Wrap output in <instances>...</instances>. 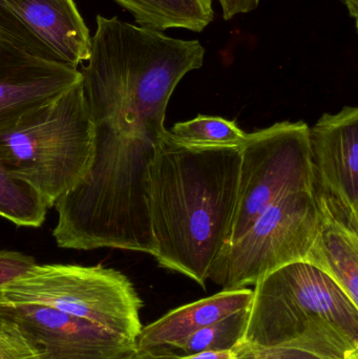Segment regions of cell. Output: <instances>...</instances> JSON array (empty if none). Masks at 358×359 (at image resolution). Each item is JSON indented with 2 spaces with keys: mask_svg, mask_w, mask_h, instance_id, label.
<instances>
[{
  "mask_svg": "<svg viewBox=\"0 0 358 359\" xmlns=\"http://www.w3.org/2000/svg\"><path fill=\"white\" fill-rule=\"evenodd\" d=\"M199 40L98 15L82 86L94 124L92 166L61 196L53 236L60 248L122 249L153 255L149 170L168 103L181 80L201 69Z\"/></svg>",
  "mask_w": 358,
  "mask_h": 359,
  "instance_id": "obj_1",
  "label": "cell"
},
{
  "mask_svg": "<svg viewBox=\"0 0 358 359\" xmlns=\"http://www.w3.org/2000/svg\"><path fill=\"white\" fill-rule=\"evenodd\" d=\"M237 147L185 144L165 130L149 170L147 206L161 267L205 287L228 245L237 202Z\"/></svg>",
  "mask_w": 358,
  "mask_h": 359,
  "instance_id": "obj_2",
  "label": "cell"
},
{
  "mask_svg": "<svg viewBox=\"0 0 358 359\" xmlns=\"http://www.w3.org/2000/svg\"><path fill=\"white\" fill-rule=\"evenodd\" d=\"M254 286L242 343L294 346L330 359H358V306L327 274L296 262Z\"/></svg>",
  "mask_w": 358,
  "mask_h": 359,
  "instance_id": "obj_3",
  "label": "cell"
},
{
  "mask_svg": "<svg viewBox=\"0 0 358 359\" xmlns=\"http://www.w3.org/2000/svg\"><path fill=\"white\" fill-rule=\"evenodd\" d=\"M94 151L82 79L0 130V164L38 190L48 208L85 177Z\"/></svg>",
  "mask_w": 358,
  "mask_h": 359,
  "instance_id": "obj_4",
  "label": "cell"
},
{
  "mask_svg": "<svg viewBox=\"0 0 358 359\" xmlns=\"http://www.w3.org/2000/svg\"><path fill=\"white\" fill-rule=\"evenodd\" d=\"M1 294V304L46 306L135 344L142 330V301L134 285L122 272L102 265L36 264Z\"/></svg>",
  "mask_w": 358,
  "mask_h": 359,
  "instance_id": "obj_5",
  "label": "cell"
},
{
  "mask_svg": "<svg viewBox=\"0 0 358 359\" xmlns=\"http://www.w3.org/2000/svg\"><path fill=\"white\" fill-rule=\"evenodd\" d=\"M319 227L312 188L290 192L273 202L235 244L221 251L207 280L223 290L254 285L283 266L304 261Z\"/></svg>",
  "mask_w": 358,
  "mask_h": 359,
  "instance_id": "obj_6",
  "label": "cell"
},
{
  "mask_svg": "<svg viewBox=\"0 0 358 359\" xmlns=\"http://www.w3.org/2000/svg\"><path fill=\"white\" fill-rule=\"evenodd\" d=\"M309 128L303 121H283L248 134L240 147L237 208L227 246L235 244L277 198L312 188Z\"/></svg>",
  "mask_w": 358,
  "mask_h": 359,
  "instance_id": "obj_7",
  "label": "cell"
},
{
  "mask_svg": "<svg viewBox=\"0 0 358 359\" xmlns=\"http://www.w3.org/2000/svg\"><path fill=\"white\" fill-rule=\"evenodd\" d=\"M319 217L358 231V109L324 114L309 128Z\"/></svg>",
  "mask_w": 358,
  "mask_h": 359,
  "instance_id": "obj_8",
  "label": "cell"
},
{
  "mask_svg": "<svg viewBox=\"0 0 358 359\" xmlns=\"http://www.w3.org/2000/svg\"><path fill=\"white\" fill-rule=\"evenodd\" d=\"M0 36L38 58L78 69L90 34L74 0H0Z\"/></svg>",
  "mask_w": 358,
  "mask_h": 359,
  "instance_id": "obj_9",
  "label": "cell"
},
{
  "mask_svg": "<svg viewBox=\"0 0 358 359\" xmlns=\"http://www.w3.org/2000/svg\"><path fill=\"white\" fill-rule=\"evenodd\" d=\"M0 316L14 322L39 359H125L136 344L53 308L0 304Z\"/></svg>",
  "mask_w": 358,
  "mask_h": 359,
  "instance_id": "obj_10",
  "label": "cell"
},
{
  "mask_svg": "<svg viewBox=\"0 0 358 359\" xmlns=\"http://www.w3.org/2000/svg\"><path fill=\"white\" fill-rule=\"evenodd\" d=\"M81 79L79 69L38 58L0 36V130Z\"/></svg>",
  "mask_w": 358,
  "mask_h": 359,
  "instance_id": "obj_11",
  "label": "cell"
},
{
  "mask_svg": "<svg viewBox=\"0 0 358 359\" xmlns=\"http://www.w3.org/2000/svg\"><path fill=\"white\" fill-rule=\"evenodd\" d=\"M252 289L222 290L216 294L181 306L147 326L142 327L137 349L168 347L174 349L186 337L231 314L248 309Z\"/></svg>",
  "mask_w": 358,
  "mask_h": 359,
  "instance_id": "obj_12",
  "label": "cell"
},
{
  "mask_svg": "<svg viewBox=\"0 0 358 359\" xmlns=\"http://www.w3.org/2000/svg\"><path fill=\"white\" fill-rule=\"evenodd\" d=\"M327 274L358 306V231L319 217L304 261Z\"/></svg>",
  "mask_w": 358,
  "mask_h": 359,
  "instance_id": "obj_13",
  "label": "cell"
},
{
  "mask_svg": "<svg viewBox=\"0 0 358 359\" xmlns=\"http://www.w3.org/2000/svg\"><path fill=\"white\" fill-rule=\"evenodd\" d=\"M134 16L137 25L166 31L201 33L214 20L212 0H113Z\"/></svg>",
  "mask_w": 358,
  "mask_h": 359,
  "instance_id": "obj_14",
  "label": "cell"
},
{
  "mask_svg": "<svg viewBox=\"0 0 358 359\" xmlns=\"http://www.w3.org/2000/svg\"><path fill=\"white\" fill-rule=\"evenodd\" d=\"M48 209L38 190L12 176L0 164V217L17 226L40 227L46 221Z\"/></svg>",
  "mask_w": 358,
  "mask_h": 359,
  "instance_id": "obj_15",
  "label": "cell"
},
{
  "mask_svg": "<svg viewBox=\"0 0 358 359\" xmlns=\"http://www.w3.org/2000/svg\"><path fill=\"white\" fill-rule=\"evenodd\" d=\"M170 134L181 142L195 147H241L248 136L235 121L204 115L178 122L172 126Z\"/></svg>",
  "mask_w": 358,
  "mask_h": 359,
  "instance_id": "obj_16",
  "label": "cell"
},
{
  "mask_svg": "<svg viewBox=\"0 0 358 359\" xmlns=\"http://www.w3.org/2000/svg\"><path fill=\"white\" fill-rule=\"evenodd\" d=\"M248 309L231 314L186 337L174 349L185 355L203 351L233 350L243 341Z\"/></svg>",
  "mask_w": 358,
  "mask_h": 359,
  "instance_id": "obj_17",
  "label": "cell"
},
{
  "mask_svg": "<svg viewBox=\"0 0 358 359\" xmlns=\"http://www.w3.org/2000/svg\"><path fill=\"white\" fill-rule=\"evenodd\" d=\"M0 359H39L35 348L12 320L0 316Z\"/></svg>",
  "mask_w": 358,
  "mask_h": 359,
  "instance_id": "obj_18",
  "label": "cell"
},
{
  "mask_svg": "<svg viewBox=\"0 0 358 359\" xmlns=\"http://www.w3.org/2000/svg\"><path fill=\"white\" fill-rule=\"evenodd\" d=\"M235 359H330L294 346H260L241 343L233 349Z\"/></svg>",
  "mask_w": 358,
  "mask_h": 359,
  "instance_id": "obj_19",
  "label": "cell"
},
{
  "mask_svg": "<svg viewBox=\"0 0 358 359\" xmlns=\"http://www.w3.org/2000/svg\"><path fill=\"white\" fill-rule=\"evenodd\" d=\"M35 265V259L25 253L0 251V304L2 303V289L25 276Z\"/></svg>",
  "mask_w": 358,
  "mask_h": 359,
  "instance_id": "obj_20",
  "label": "cell"
},
{
  "mask_svg": "<svg viewBox=\"0 0 358 359\" xmlns=\"http://www.w3.org/2000/svg\"><path fill=\"white\" fill-rule=\"evenodd\" d=\"M222 8L223 18L230 20L237 15L247 14L258 8L260 0H218Z\"/></svg>",
  "mask_w": 358,
  "mask_h": 359,
  "instance_id": "obj_21",
  "label": "cell"
},
{
  "mask_svg": "<svg viewBox=\"0 0 358 359\" xmlns=\"http://www.w3.org/2000/svg\"><path fill=\"white\" fill-rule=\"evenodd\" d=\"M172 348L158 347L151 349H135L125 359H179Z\"/></svg>",
  "mask_w": 358,
  "mask_h": 359,
  "instance_id": "obj_22",
  "label": "cell"
},
{
  "mask_svg": "<svg viewBox=\"0 0 358 359\" xmlns=\"http://www.w3.org/2000/svg\"><path fill=\"white\" fill-rule=\"evenodd\" d=\"M179 359H235V352L233 350L203 351L188 354V355L180 356Z\"/></svg>",
  "mask_w": 358,
  "mask_h": 359,
  "instance_id": "obj_23",
  "label": "cell"
},
{
  "mask_svg": "<svg viewBox=\"0 0 358 359\" xmlns=\"http://www.w3.org/2000/svg\"><path fill=\"white\" fill-rule=\"evenodd\" d=\"M348 8L349 14L357 22L358 18V0H342Z\"/></svg>",
  "mask_w": 358,
  "mask_h": 359,
  "instance_id": "obj_24",
  "label": "cell"
}]
</instances>
